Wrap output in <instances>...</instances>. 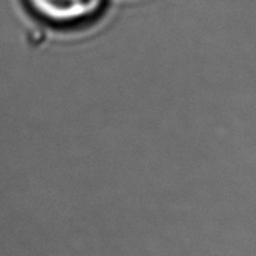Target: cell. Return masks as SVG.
Masks as SVG:
<instances>
[{
    "instance_id": "6da1fadb",
    "label": "cell",
    "mask_w": 256,
    "mask_h": 256,
    "mask_svg": "<svg viewBox=\"0 0 256 256\" xmlns=\"http://www.w3.org/2000/svg\"><path fill=\"white\" fill-rule=\"evenodd\" d=\"M107 0H26L28 8L42 22L56 28L81 26L94 21Z\"/></svg>"
}]
</instances>
